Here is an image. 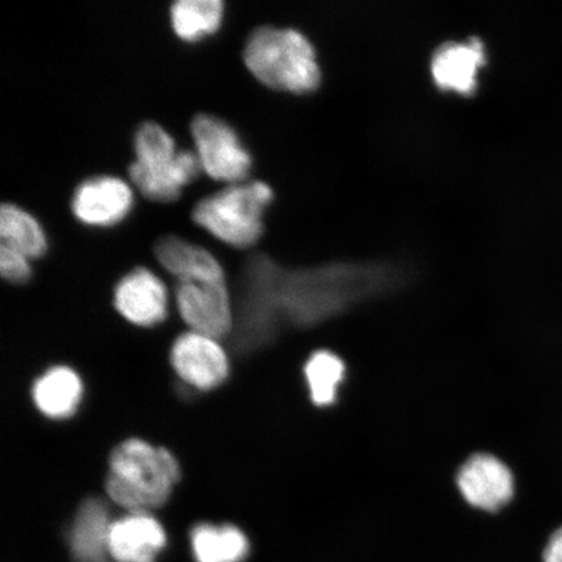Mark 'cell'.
Instances as JSON below:
<instances>
[{"instance_id":"6da1fadb","label":"cell","mask_w":562,"mask_h":562,"mask_svg":"<svg viewBox=\"0 0 562 562\" xmlns=\"http://www.w3.org/2000/svg\"><path fill=\"white\" fill-rule=\"evenodd\" d=\"M393 270L384 265L337 263L318 269L288 270L266 255L248 259L243 270L245 334L277 313L294 318L319 308L346 304L390 283ZM255 328V329H256Z\"/></svg>"},{"instance_id":"7a4b0ae2","label":"cell","mask_w":562,"mask_h":562,"mask_svg":"<svg viewBox=\"0 0 562 562\" xmlns=\"http://www.w3.org/2000/svg\"><path fill=\"white\" fill-rule=\"evenodd\" d=\"M105 492L128 513H149L164 507L180 480L176 457L164 447L131 438L114 448L109 460Z\"/></svg>"},{"instance_id":"3957f363","label":"cell","mask_w":562,"mask_h":562,"mask_svg":"<svg viewBox=\"0 0 562 562\" xmlns=\"http://www.w3.org/2000/svg\"><path fill=\"white\" fill-rule=\"evenodd\" d=\"M243 59L249 72L272 90L308 94L321 86L314 46L292 27L258 26L245 42Z\"/></svg>"},{"instance_id":"277c9868","label":"cell","mask_w":562,"mask_h":562,"mask_svg":"<svg viewBox=\"0 0 562 562\" xmlns=\"http://www.w3.org/2000/svg\"><path fill=\"white\" fill-rule=\"evenodd\" d=\"M133 149L135 160L130 166V178L149 201H178L182 189L202 172L195 151L179 150L175 138L158 123L145 122L138 126Z\"/></svg>"},{"instance_id":"5b68a950","label":"cell","mask_w":562,"mask_h":562,"mask_svg":"<svg viewBox=\"0 0 562 562\" xmlns=\"http://www.w3.org/2000/svg\"><path fill=\"white\" fill-rule=\"evenodd\" d=\"M272 200V188L265 181L238 182L203 196L192 210V221L232 248L249 249L261 240Z\"/></svg>"},{"instance_id":"8992f818","label":"cell","mask_w":562,"mask_h":562,"mask_svg":"<svg viewBox=\"0 0 562 562\" xmlns=\"http://www.w3.org/2000/svg\"><path fill=\"white\" fill-rule=\"evenodd\" d=\"M191 133L202 171L211 179L227 186L248 179L252 156L234 126L220 116L199 114L192 119Z\"/></svg>"},{"instance_id":"52a82bcc","label":"cell","mask_w":562,"mask_h":562,"mask_svg":"<svg viewBox=\"0 0 562 562\" xmlns=\"http://www.w3.org/2000/svg\"><path fill=\"white\" fill-rule=\"evenodd\" d=\"M176 302L191 331L220 340L235 325L226 280L181 281L176 288Z\"/></svg>"},{"instance_id":"ba28073f","label":"cell","mask_w":562,"mask_h":562,"mask_svg":"<svg viewBox=\"0 0 562 562\" xmlns=\"http://www.w3.org/2000/svg\"><path fill=\"white\" fill-rule=\"evenodd\" d=\"M132 187L117 176H93L76 187L70 209L77 221L88 227L111 228L132 211Z\"/></svg>"},{"instance_id":"9c48e42d","label":"cell","mask_w":562,"mask_h":562,"mask_svg":"<svg viewBox=\"0 0 562 562\" xmlns=\"http://www.w3.org/2000/svg\"><path fill=\"white\" fill-rule=\"evenodd\" d=\"M171 364L176 374L196 390L211 391L229 374L226 350L220 341L194 331L182 334L171 348Z\"/></svg>"},{"instance_id":"30bf717a","label":"cell","mask_w":562,"mask_h":562,"mask_svg":"<svg viewBox=\"0 0 562 562\" xmlns=\"http://www.w3.org/2000/svg\"><path fill=\"white\" fill-rule=\"evenodd\" d=\"M114 305L125 321L140 327H151L166 319L168 291L157 273L136 267L117 281Z\"/></svg>"},{"instance_id":"8fae6325","label":"cell","mask_w":562,"mask_h":562,"mask_svg":"<svg viewBox=\"0 0 562 562\" xmlns=\"http://www.w3.org/2000/svg\"><path fill=\"white\" fill-rule=\"evenodd\" d=\"M486 63V47L480 38L446 42L431 58L434 83L441 91L472 97L480 87L477 77Z\"/></svg>"},{"instance_id":"7c38bea8","label":"cell","mask_w":562,"mask_h":562,"mask_svg":"<svg viewBox=\"0 0 562 562\" xmlns=\"http://www.w3.org/2000/svg\"><path fill=\"white\" fill-rule=\"evenodd\" d=\"M463 498L475 508L495 512L515 495V477L510 469L494 456L472 457L457 477Z\"/></svg>"},{"instance_id":"4fadbf2b","label":"cell","mask_w":562,"mask_h":562,"mask_svg":"<svg viewBox=\"0 0 562 562\" xmlns=\"http://www.w3.org/2000/svg\"><path fill=\"white\" fill-rule=\"evenodd\" d=\"M167 546V536L149 513H128L111 522L108 551L116 562H156Z\"/></svg>"},{"instance_id":"5bb4252c","label":"cell","mask_w":562,"mask_h":562,"mask_svg":"<svg viewBox=\"0 0 562 562\" xmlns=\"http://www.w3.org/2000/svg\"><path fill=\"white\" fill-rule=\"evenodd\" d=\"M154 255L160 266L179 283L226 280L221 262L207 249L179 236L160 237L154 248Z\"/></svg>"},{"instance_id":"9a60e30c","label":"cell","mask_w":562,"mask_h":562,"mask_svg":"<svg viewBox=\"0 0 562 562\" xmlns=\"http://www.w3.org/2000/svg\"><path fill=\"white\" fill-rule=\"evenodd\" d=\"M109 509L101 498L90 497L80 505L69 532L70 552L76 562H103L110 530Z\"/></svg>"},{"instance_id":"2e32d148","label":"cell","mask_w":562,"mask_h":562,"mask_svg":"<svg viewBox=\"0 0 562 562\" xmlns=\"http://www.w3.org/2000/svg\"><path fill=\"white\" fill-rule=\"evenodd\" d=\"M83 395L81 378L74 369L55 367L47 370L33 384L32 396L35 407L52 419L74 416Z\"/></svg>"},{"instance_id":"e0dca14e","label":"cell","mask_w":562,"mask_h":562,"mask_svg":"<svg viewBox=\"0 0 562 562\" xmlns=\"http://www.w3.org/2000/svg\"><path fill=\"white\" fill-rule=\"evenodd\" d=\"M191 546L195 562H244L250 552L248 537L234 525H196Z\"/></svg>"},{"instance_id":"ac0fdd59","label":"cell","mask_w":562,"mask_h":562,"mask_svg":"<svg viewBox=\"0 0 562 562\" xmlns=\"http://www.w3.org/2000/svg\"><path fill=\"white\" fill-rule=\"evenodd\" d=\"M223 18L222 0H178L170 10L173 33L188 44L215 34L221 30Z\"/></svg>"},{"instance_id":"d6986e66","label":"cell","mask_w":562,"mask_h":562,"mask_svg":"<svg viewBox=\"0 0 562 562\" xmlns=\"http://www.w3.org/2000/svg\"><path fill=\"white\" fill-rule=\"evenodd\" d=\"M0 238L3 245L30 259L44 257L47 251L44 227L15 203H3L0 207Z\"/></svg>"},{"instance_id":"ffe728a7","label":"cell","mask_w":562,"mask_h":562,"mask_svg":"<svg viewBox=\"0 0 562 562\" xmlns=\"http://www.w3.org/2000/svg\"><path fill=\"white\" fill-rule=\"evenodd\" d=\"M344 372V362L329 351L322 350L311 357L306 362L305 376L315 405L323 406L335 402Z\"/></svg>"},{"instance_id":"44dd1931","label":"cell","mask_w":562,"mask_h":562,"mask_svg":"<svg viewBox=\"0 0 562 562\" xmlns=\"http://www.w3.org/2000/svg\"><path fill=\"white\" fill-rule=\"evenodd\" d=\"M30 261L21 252L0 244V276L9 283L24 284L31 280L33 270Z\"/></svg>"},{"instance_id":"7402d4cb","label":"cell","mask_w":562,"mask_h":562,"mask_svg":"<svg viewBox=\"0 0 562 562\" xmlns=\"http://www.w3.org/2000/svg\"><path fill=\"white\" fill-rule=\"evenodd\" d=\"M544 562H562V526L548 540L543 552Z\"/></svg>"}]
</instances>
